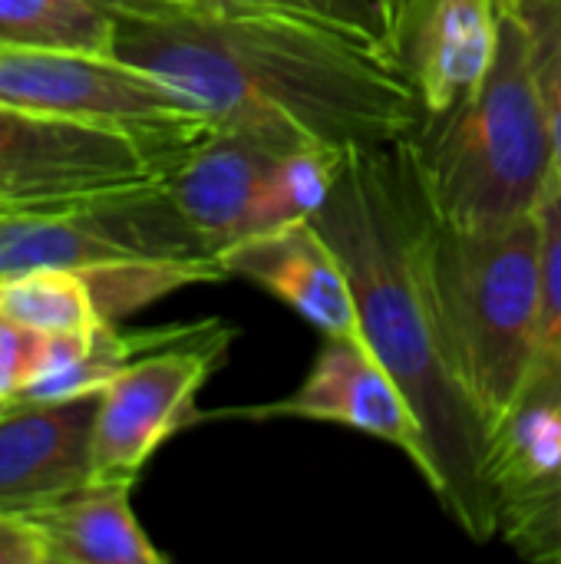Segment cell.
<instances>
[{"instance_id":"6da1fadb","label":"cell","mask_w":561,"mask_h":564,"mask_svg":"<svg viewBox=\"0 0 561 564\" xmlns=\"http://www.w3.org/2000/svg\"><path fill=\"white\" fill-rule=\"evenodd\" d=\"M112 56L185 96L215 129L278 149H377L417 132L410 76L344 33L274 10L159 0L116 10Z\"/></svg>"},{"instance_id":"7a4b0ae2","label":"cell","mask_w":561,"mask_h":564,"mask_svg":"<svg viewBox=\"0 0 561 564\" xmlns=\"http://www.w3.org/2000/svg\"><path fill=\"white\" fill-rule=\"evenodd\" d=\"M334 245L357 301V330L407 393L430 449V489L456 525L499 532L496 440L460 387L427 264V188L410 135L354 149L311 218Z\"/></svg>"},{"instance_id":"3957f363","label":"cell","mask_w":561,"mask_h":564,"mask_svg":"<svg viewBox=\"0 0 561 564\" xmlns=\"http://www.w3.org/2000/svg\"><path fill=\"white\" fill-rule=\"evenodd\" d=\"M427 198L453 225H503L536 215L555 149L519 17L499 0V36L486 76L410 135Z\"/></svg>"},{"instance_id":"277c9868","label":"cell","mask_w":561,"mask_h":564,"mask_svg":"<svg viewBox=\"0 0 561 564\" xmlns=\"http://www.w3.org/2000/svg\"><path fill=\"white\" fill-rule=\"evenodd\" d=\"M427 264L453 373L499 443L536 360L539 218L453 225L427 198Z\"/></svg>"},{"instance_id":"5b68a950","label":"cell","mask_w":561,"mask_h":564,"mask_svg":"<svg viewBox=\"0 0 561 564\" xmlns=\"http://www.w3.org/2000/svg\"><path fill=\"white\" fill-rule=\"evenodd\" d=\"M212 129V122H96L0 102V182L33 195H96L155 185Z\"/></svg>"},{"instance_id":"8992f818","label":"cell","mask_w":561,"mask_h":564,"mask_svg":"<svg viewBox=\"0 0 561 564\" xmlns=\"http://www.w3.org/2000/svg\"><path fill=\"white\" fill-rule=\"evenodd\" d=\"M228 340L231 330L208 321L126 364L99 390L89 479L136 482L152 453L188 423L195 397L228 350Z\"/></svg>"},{"instance_id":"52a82bcc","label":"cell","mask_w":561,"mask_h":564,"mask_svg":"<svg viewBox=\"0 0 561 564\" xmlns=\"http://www.w3.org/2000/svg\"><path fill=\"white\" fill-rule=\"evenodd\" d=\"M0 102L129 126L208 122L185 96L112 53L0 46Z\"/></svg>"},{"instance_id":"ba28073f","label":"cell","mask_w":561,"mask_h":564,"mask_svg":"<svg viewBox=\"0 0 561 564\" xmlns=\"http://www.w3.org/2000/svg\"><path fill=\"white\" fill-rule=\"evenodd\" d=\"M248 416H294L350 426L400 449L430 482V449L423 426L407 393L367 347L360 330L324 334L304 383L288 400L251 410Z\"/></svg>"},{"instance_id":"9c48e42d","label":"cell","mask_w":561,"mask_h":564,"mask_svg":"<svg viewBox=\"0 0 561 564\" xmlns=\"http://www.w3.org/2000/svg\"><path fill=\"white\" fill-rule=\"evenodd\" d=\"M99 390L0 410V509L26 512L89 482Z\"/></svg>"},{"instance_id":"30bf717a","label":"cell","mask_w":561,"mask_h":564,"mask_svg":"<svg viewBox=\"0 0 561 564\" xmlns=\"http://www.w3.org/2000/svg\"><path fill=\"white\" fill-rule=\"evenodd\" d=\"M284 152L291 149L248 132L212 129L165 178L175 208L215 261L225 248L251 235L258 198Z\"/></svg>"},{"instance_id":"8fae6325","label":"cell","mask_w":561,"mask_h":564,"mask_svg":"<svg viewBox=\"0 0 561 564\" xmlns=\"http://www.w3.org/2000/svg\"><path fill=\"white\" fill-rule=\"evenodd\" d=\"M218 268L225 278H245L274 294L317 327L321 337L357 330V301L347 271L311 218L225 248Z\"/></svg>"},{"instance_id":"7c38bea8","label":"cell","mask_w":561,"mask_h":564,"mask_svg":"<svg viewBox=\"0 0 561 564\" xmlns=\"http://www.w3.org/2000/svg\"><path fill=\"white\" fill-rule=\"evenodd\" d=\"M499 36V0H410L403 23V73L423 116L453 109L486 76Z\"/></svg>"},{"instance_id":"4fadbf2b","label":"cell","mask_w":561,"mask_h":564,"mask_svg":"<svg viewBox=\"0 0 561 564\" xmlns=\"http://www.w3.org/2000/svg\"><path fill=\"white\" fill-rule=\"evenodd\" d=\"M132 486L122 479H89L50 502L20 512L46 564H165L132 512Z\"/></svg>"},{"instance_id":"5bb4252c","label":"cell","mask_w":561,"mask_h":564,"mask_svg":"<svg viewBox=\"0 0 561 564\" xmlns=\"http://www.w3.org/2000/svg\"><path fill=\"white\" fill-rule=\"evenodd\" d=\"M539 324L536 360L522 403H561V175L555 169L539 208ZM519 403V406H522Z\"/></svg>"},{"instance_id":"9a60e30c","label":"cell","mask_w":561,"mask_h":564,"mask_svg":"<svg viewBox=\"0 0 561 564\" xmlns=\"http://www.w3.org/2000/svg\"><path fill=\"white\" fill-rule=\"evenodd\" d=\"M116 10L96 0H0V46L112 53Z\"/></svg>"},{"instance_id":"2e32d148","label":"cell","mask_w":561,"mask_h":564,"mask_svg":"<svg viewBox=\"0 0 561 564\" xmlns=\"http://www.w3.org/2000/svg\"><path fill=\"white\" fill-rule=\"evenodd\" d=\"M0 311L43 334H69L106 324L96 307L89 278L73 268H36L3 274Z\"/></svg>"},{"instance_id":"e0dca14e","label":"cell","mask_w":561,"mask_h":564,"mask_svg":"<svg viewBox=\"0 0 561 564\" xmlns=\"http://www.w3.org/2000/svg\"><path fill=\"white\" fill-rule=\"evenodd\" d=\"M218 7L245 10H274L298 20H311L334 33L350 36L354 43L374 50L377 56L403 69V23L410 0H205Z\"/></svg>"},{"instance_id":"ac0fdd59","label":"cell","mask_w":561,"mask_h":564,"mask_svg":"<svg viewBox=\"0 0 561 564\" xmlns=\"http://www.w3.org/2000/svg\"><path fill=\"white\" fill-rule=\"evenodd\" d=\"M344 159H347L344 149H324V145H301L284 152L258 198L248 238L284 228L291 221L314 218L317 208L327 202L344 169Z\"/></svg>"},{"instance_id":"d6986e66","label":"cell","mask_w":561,"mask_h":564,"mask_svg":"<svg viewBox=\"0 0 561 564\" xmlns=\"http://www.w3.org/2000/svg\"><path fill=\"white\" fill-rule=\"evenodd\" d=\"M513 7L526 30L529 63L546 109L555 169L561 175V0H503Z\"/></svg>"},{"instance_id":"ffe728a7","label":"cell","mask_w":561,"mask_h":564,"mask_svg":"<svg viewBox=\"0 0 561 564\" xmlns=\"http://www.w3.org/2000/svg\"><path fill=\"white\" fill-rule=\"evenodd\" d=\"M50 334L0 311V410L10 406L40 373Z\"/></svg>"},{"instance_id":"44dd1931","label":"cell","mask_w":561,"mask_h":564,"mask_svg":"<svg viewBox=\"0 0 561 564\" xmlns=\"http://www.w3.org/2000/svg\"><path fill=\"white\" fill-rule=\"evenodd\" d=\"M0 564H46L33 525L20 512L0 509Z\"/></svg>"},{"instance_id":"7402d4cb","label":"cell","mask_w":561,"mask_h":564,"mask_svg":"<svg viewBox=\"0 0 561 564\" xmlns=\"http://www.w3.org/2000/svg\"><path fill=\"white\" fill-rule=\"evenodd\" d=\"M103 195V192H96ZM93 195H33V192H20L0 182V215H17V212H33V208H53V205H69V202H83Z\"/></svg>"},{"instance_id":"603a6c76","label":"cell","mask_w":561,"mask_h":564,"mask_svg":"<svg viewBox=\"0 0 561 564\" xmlns=\"http://www.w3.org/2000/svg\"><path fill=\"white\" fill-rule=\"evenodd\" d=\"M96 3H106V7H112V10H126V7H132V3H126V0H96Z\"/></svg>"},{"instance_id":"cb8c5ba5","label":"cell","mask_w":561,"mask_h":564,"mask_svg":"<svg viewBox=\"0 0 561 564\" xmlns=\"http://www.w3.org/2000/svg\"><path fill=\"white\" fill-rule=\"evenodd\" d=\"M126 3H132V7H142V3H159V0H126Z\"/></svg>"}]
</instances>
